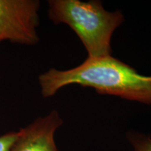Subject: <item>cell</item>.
<instances>
[{"mask_svg":"<svg viewBox=\"0 0 151 151\" xmlns=\"http://www.w3.org/2000/svg\"><path fill=\"white\" fill-rule=\"evenodd\" d=\"M38 79L44 98L52 97L66 86L76 84L93 88L103 95L151 105V76L140 74L112 55L88 58L81 65L67 70L51 68Z\"/></svg>","mask_w":151,"mask_h":151,"instance_id":"1","label":"cell"},{"mask_svg":"<svg viewBox=\"0 0 151 151\" xmlns=\"http://www.w3.org/2000/svg\"><path fill=\"white\" fill-rule=\"evenodd\" d=\"M48 17L54 24H65L80 39L88 58L111 55V38L124 21L121 11H106L101 1L49 0Z\"/></svg>","mask_w":151,"mask_h":151,"instance_id":"2","label":"cell"},{"mask_svg":"<svg viewBox=\"0 0 151 151\" xmlns=\"http://www.w3.org/2000/svg\"><path fill=\"white\" fill-rule=\"evenodd\" d=\"M38 0H0V43L34 46L39 41Z\"/></svg>","mask_w":151,"mask_h":151,"instance_id":"3","label":"cell"},{"mask_svg":"<svg viewBox=\"0 0 151 151\" xmlns=\"http://www.w3.org/2000/svg\"><path fill=\"white\" fill-rule=\"evenodd\" d=\"M63 123L59 112L54 109L39 117L18 131V136L9 151H58L54 135Z\"/></svg>","mask_w":151,"mask_h":151,"instance_id":"4","label":"cell"},{"mask_svg":"<svg viewBox=\"0 0 151 151\" xmlns=\"http://www.w3.org/2000/svg\"><path fill=\"white\" fill-rule=\"evenodd\" d=\"M127 137L134 151H151V138L149 136L131 132Z\"/></svg>","mask_w":151,"mask_h":151,"instance_id":"5","label":"cell"},{"mask_svg":"<svg viewBox=\"0 0 151 151\" xmlns=\"http://www.w3.org/2000/svg\"><path fill=\"white\" fill-rule=\"evenodd\" d=\"M18 136V132H10L0 136V151H9Z\"/></svg>","mask_w":151,"mask_h":151,"instance_id":"6","label":"cell"}]
</instances>
